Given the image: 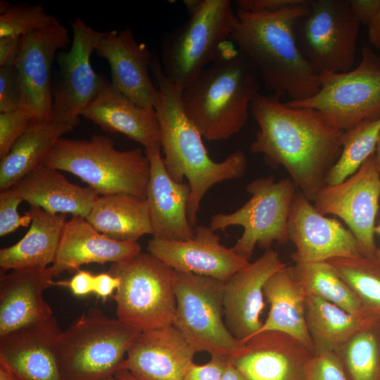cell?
Returning <instances> with one entry per match:
<instances>
[{"label": "cell", "mask_w": 380, "mask_h": 380, "mask_svg": "<svg viewBox=\"0 0 380 380\" xmlns=\"http://www.w3.org/2000/svg\"><path fill=\"white\" fill-rule=\"evenodd\" d=\"M259 129L251 151L274 167L282 166L298 189L314 202L342 151L343 131L315 109L291 106L258 93L250 109Z\"/></svg>", "instance_id": "6da1fadb"}, {"label": "cell", "mask_w": 380, "mask_h": 380, "mask_svg": "<svg viewBox=\"0 0 380 380\" xmlns=\"http://www.w3.org/2000/svg\"><path fill=\"white\" fill-rule=\"evenodd\" d=\"M310 3L272 12H235L229 41L277 99L303 101L319 89V75L303 55L295 32Z\"/></svg>", "instance_id": "7a4b0ae2"}, {"label": "cell", "mask_w": 380, "mask_h": 380, "mask_svg": "<svg viewBox=\"0 0 380 380\" xmlns=\"http://www.w3.org/2000/svg\"><path fill=\"white\" fill-rule=\"evenodd\" d=\"M151 71L159 91L155 107L160 130L163 163L170 177L182 182L186 177L191 189L188 218L195 228L202 199L208 191L220 182L241 178L248 159L241 150L220 162L213 160L203 142V137L186 115L182 103V91L165 77L160 60L154 57Z\"/></svg>", "instance_id": "3957f363"}, {"label": "cell", "mask_w": 380, "mask_h": 380, "mask_svg": "<svg viewBox=\"0 0 380 380\" xmlns=\"http://www.w3.org/2000/svg\"><path fill=\"white\" fill-rule=\"evenodd\" d=\"M260 84L252 66L229 41L216 59L182 91V106L203 137L227 139L246 123Z\"/></svg>", "instance_id": "277c9868"}, {"label": "cell", "mask_w": 380, "mask_h": 380, "mask_svg": "<svg viewBox=\"0 0 380 380\" xmlns=\"http://www.w3.org/2000/svg\"><path fill=\"white\" fill-rule=\"evenodd\" d=\"M43 164L76 175L99 196L125 194L146 199L151 174L146 152L140 148L118 150L108 137H62Z\"/></svg>", "instance_id": "5b68a950"}, {"label": "cell", "mask_w": 380, "mask_h": 380, "mask_svg": "<svg viewBox=\"0 0 380 380\" xmlns=\"http://www.w3.org/2000/svg\"><path fill=\"white\" fill-rule=\"evenodd\" d=\"M141 332L99 309H89L57 338L56 353L62 380L113 376Z\"/></svg>", "instance_id": "8992f818"}, {"label": "cell", "mask_w": 380, "mask_h": 380, "mask_svg": "<svg viewBox=\"0 0 380 380\" xmlns=\"http://www.w3.org/2000/svg\"><path fill=\"white\" fill-rule=\"evenodd\" d=\"M235 18L229 0H203L186 22L162 35L165 77L181 91L219 56L229 41Z\"/></svg>", "instance_id": "52a82bcc"}, {"label": "cell", "mask_w": 380, "mask_h": 380, "mask_svg": "<svg viewBox=\"0 0 380 380\" xmlns=\"http://www.w3.org/2000/svg\"><path fill=\"white\" fill-rule=\"evenodd\" d=\"M120 279L115 300L120 321L141 331L172 324L177 306L175 270L149 253L113 263Z\"/></svg>", "instance_id": "ba28073f"}, {"label": "cell", "mask_w": 380, "mask_h": 380, "mask_svg": "<svg viewBox=\"0 0 380 380\" xmlns=\"http://www.w3.org/2000/svg\"><path fill=\"white\" fill-rule=\"evenodd\" d=\"M224 282L175 271L177 306L172 324L196 353L230 359L243 344L232 335L223 320Z\"/></svg>", "instance_id": "9c48e42d"}, {"label": "cell", "mask_w": 380, "mask_h": 380, "mask_svg": "<svg viewBox=\"0 0 380 380\" xmlns=\"http://www.w3.org/2000/svg\"><path fill=\"white\" fill-rule=\"evenodd\" d=\"M319 81L315 95L287 104L315 109L341 131L380 118V56L368 46L362 48L361 61L354 69L322 72Z\"/></svg>", "instance_id": "30bf717a"}, {"label": "cell", "mask_w": 380, "mask_h": 380, "mask_svg": "<svg viewBox=\"0 0 380 380\" xmlns=\"http://www.w3.org/2000/svg\"><path fill=\"white\" fill-rule=\"evenodd\" d=\"M298 189L290 177L277 182L273 176L257 178L246 187L249 200L233 213L213 215L209 227L214 232L242 227L243 234L232 248L249 260L256 246L268 250L274 242L289 241L288 220Z\"/></svg>", "instance_id": "8fae6325"}, {"label": "cell", "mask_w": 380, "mask_h": 380, "mask_svg": "<svg viewBox=\"0 0 380 380\" xmlns=\"http://www.w3.org/2000/svg\"><path fill=\"white\" fill-rule=\"evenodd\" d=\"M298 22L300 48L317 74L352 69L360 23L349 0H311Z\"/></svg>", "instance_id": "7c38bea8"}, {"label": "cell", "mask_w": 380, "mask_h": 380, "mask_svg": "<svg viewBox=\"0 0 380 380\" xmlns=\"http://www.w3.org/2000/svg\"><path fill=\"white\" fill-rule=\"evenodd\" d=\"M70 49L56 57L57 71L52 82V120L77 127L83 110L101 91L108 80L97 74L91 56L103 36L77 17L71 22Z\"/></svg>", "instance_id": "4fadbf2b"}, {"label": "cell", "mask_w": 380, "mask_h": 380, "mask_svg": "<svg viewBox=\"0 0 380 380\" xmlns=\"http://www.w3.org/2000/svg\"><path fill=\"white\" fill-rule=\"evenodd\" d=\"M380 199V172L374 153L351 176L334 185L326 184L314 206L322 215H334L348 225L364 257L376 256L375 219Z\"/></svg>", "instance_id": "5bb4252c"}, {"label": "cell", "mask_w": 380, "mask_h": 380, "mask_svg": "<svg viewBox=\"0 0 380 380\" xmlns=\"http://www.w3.org/2000/svg\"><path fill=\"white\" fill-rule=\"evenodd\" d=\"M70 42L60 22L21 38L15 64L20 87V108L32 121L52 120V68L57 53Z\"/></svg>", "instance_id": "9a60e30c"}, {"label": "cell", "mask_w": 380, "mask_h": 380, "mask_svg": "<svg viewBox=\"0 0 380 380\" xmlns=\"http://www.w3.org/2000/svg\"><path fill=\"white\" fill-rule=\"evenodd\" d=\"M288 233L296 248L291 254L295 263L362 256L352 232L338 220L318 212L299 189L291 204Z\"/></svg>", "instance_id": "2e32d148"}, {"label": "cell", "mask_w": 380, "mask_h": 380, "mask_svg": "<svg viewBox=\"0 0 380 380\" xmlns=\"http://www.w3.org/2000/svg\"><path fill=\"white\" fill-rule=\"evenodd\" d=\"M287 265L277 251L270 248L225 281L224 322L240 343H245L262 327L260 317L265 308L264 286L274 272Z\"/></svg>", "instance_id": "e0dca14e"}, {"label": "cell", "mask_w": 380, "mask_h": 380, "mask_svg": "<svg viewBox=\"0 0 380 380\" xmlns=\"http://www.w3.org/2000/svg\"><path fill=\"white\" fill-rule=\"evenodd\" d=\"M147 250L175 271L224 281L250 263L232 248L221 244L220 236L209 226L196 227L194 236L187 240L153 237L148 241Z\"/></svg>", "instance_id": "ac0fdd59"}, {"label": "cell", "mask_w": 380, "mask_h": 380, "mask_svg": "<svg viewBox=\"0 0 380 380\" xmlns=\"http://www.w3.org/2000/svg\"><path fill=\"white\" fill-rule=\"evenodd\" d=\"M95 52L108 61L114 87L137 105L155 108L159 91L149 72L154 56L131 29L103 32Z\"/></svg>", "instance_id": "d6986e66"}, {"label": "cell", "mask_w": 380, "mask_h": 380, "mask_svg": "<svg viewBox=\"0 0 380 380\" xmlns=\"http://www.w3.org/2000/svg\"><path fill=\"white\" fill-rule=\"evenodd\" d=\"M196 353L177 328L168 324L141 331L119 370H127L137 380H183Z\"/></svg>", "instance_id": "ffe728a7"}, {"label": "cell", "mask_w": 380, "mask_h": 380, "mask_svg": "<svg viewBox=\"0 0 380 380\" xmlns=\"http://www.w3.org/2000/svg\"><path fill=\"white\" fill-rule=\"evenodd\" d=\"M312 355L298 340L270 331L251 337L229 360L247 380H304Z\"/></svg>", "instance_id": "44dd1931"}, {"label": "cell", "mask_w": 380, "mask_h": 380, "mask_svg": "<svg viewBox=\"0 0 380 380\" xmlns=\"http://www.w3.org/2000/svg\"><path fill=\"white\" fill-rule=\"evenodd\" d=\"M151 174L146 201L153 237L183 241L191 239L195 228L188 218L187 207L191 195L188 183L173 180L165 168L160 144L146 148Z\"/></svg>", "instance_id": "7402d4cb"}, {"label": "cell", "mask_w": 380, "mask_h": 380, "mask_svg": "<svg viewBox=\"0 0 380 380\" xmlns=\"http://www.w3.org/2000/svg\"><path fill=\"white\" fill-rule=\"evenodd\" d=\"M61 331L53 315L0 337V360L20 380H62L56 353Z\"/></svg>", "instance_id": "603a6c76"}, {"label": "cell", "mask_w": 380, "mask_h": 380, "mask_svg": "<svg viewBox=\"0 0 380 380\" xmlns=\"http://www.w3.org/2000/svg\"><path fill=\"white\" fill-rule=\"evenodd\" d=\"M54 277L50 266L1 274L0 337L53 316L43 293L56 284Z\"/></svg>", "instance_id": "cb8c5ba5"}, {"label": "cell", "mask_w": 380, "mask_h": 380, "mask_svg": "<svg viewBox=\"0 0 380 380\" xmlns=\"http://www.w3.org/2000/svg\"><path fill=\"white\" fill-rule=\"evenodd\" d=\"M137 241L110 239L98 232L81 216L66 221L56 258L50 266L55 277L83 265L124 262L141 253Z\"/></svg>", "instance_id": "d4e9b609"}, {"label": "cell", "mask_w": 380, "mask_h": 380, "mask_svg": "<svg viewBox=\"0 0 380 380\" xmlns=\"http://www.w3.org/2000/svg\"><path fill=\"white\" fill-rule=\"evenodd\" d=\"M81 116L94 122L103 131L127 136L145 148L160 144L155 108L137 105L110 82H107Z\"/></svg>", "instance_id": "484cf974"}, {"label": "cell", "mask_w": 380, "mask_h": 380, "mask_svg": "<svg viewBox=\"0 0 380 380\" xmlns=\"http://www.w3.org/2000/svg\"><path fill=\"white\" fill-rule=\"evenodd\" d=\"M12 188L30 206L51 214H72L86 217L99 196L89 186L70 182L59 170L44 164L25 175Z\"/></svg>", "instance_id": "4316f807"}, {"label": "cell", "mask_w": 380, "mask_h": 380, "mask_svg": "<svg viewBox=\"0 0 380 380\" xmlns=\"http://www.w3.org/2000/svg\"><path fill=\"white\" fill-rule=\"evenodd\" d=\"M263 291L270 308L257 334L270 331L285 334L300 341L312 353L306 322L307 296L293 266L287 265L274 272L266 281Z\"/></svg>", "instance_id": "83f0119b"}, {"label": "cell", "mask_w": 380, "mask_h": 380, "mask_svg": "<svg viewBox=\"0 0 380 380\" xmlns=\"http://www.w3.org/2000/svg\"><path fill=\"white\" fill-rule=\"evenodd\" d=\"M30 229L16 243L0 250L4 271L44 268L53 264L66 222L64 214H51L31 205Z\"/></svg>", "instance_id": "f1b7e54d"}, {"label": "cell", "mask_w": 380, "mask_h": 380, "mask_svg": "<svg viewBox=\"0 0 380 380\" xmlns=\"http://www.w3.org/2000/svg\"><path fill=\"white\" fill-rule=\"evenodd\" d=\"M73 125L53 120L31 121L0 163V189L12 187L25 175L42 165L58 141Z\"/></svg>", "instance_id": "f546056e"}, {"label": "cell", "mask_w": 380, "mask_h": 380, "mask_svg": "<svg viewBox=\"0 0 380 380\" xmlns=\"http://www.w3.org/2000/svg\"><path fill=\"white\" fill-rule=\"evenodd\" d=\"M85 218L98 232L119 241H137L144 235H153L147 202L135 196H99Z\"/></svg>", "instance_id": "4dcf8cb0"}, {"label": "cell", "mask_w": 380, "mask_h": 380, "mask_svg": "<svg viewBox=\"0 0 380 380\" xmlns=\"http://www.w3.org/2000/svg\"><path fill=\"white\" fill-rule=\"evenodd\" d=\"M380 319L365 310L352 313L315 296L306 298V322L312 355L334 352L354 334Z\"/></svg>", "instance_id": "1f68e13d"}, {"label": "cell", "mask_w": 380, "mask_h": 380, "mask_svg": "<svg viewBox=\"0 0 380 380\" xmlns=\"http://www.w3.org/2000/svg\"><path fill=\"white\" fill-rule=\"evenodd\" d=\"M295 275L307 296H315L352 313L364 311L361 300L327 261L296 262Z\"/></svg>", "instance_id": "d6a6232c"}, {"label": "cell", "mask_w": 380, "mask_h": 380, "mask_svg": "<svg viewBox=\"0 0 380 380\" xmlns=\"http://www.w3.org/2000/svg\"><path fill=\"white\" fill-rule=\"evenodd\" d=\"M334 353L347 380H380V319L359 331Z\"/></svg>", "instance_id": "836d02e7"}, {"label": "cell", "mask_w": 380, "mask_h": 380, "mask_svg": "<svg viewBox=\"0 0 380 380\" xmlns=\"http://www.w3.org/2000/svg\"><path fill=\"white\" fill-rule=\"evenodd\" d=\"M379 134L380 118L343 131L342 151L326 177V184H338L353 175L375 152Z\"/></svg>", "instance_id": "e575fe53"}, {"label": "cell", "mask_w": 380, "mask_h": 380, "mask_svg": "<svg viewBox=\"0 0 380 380\" xmlns=\"http://www.w3.org/2000/svg\"><path fill=\"white\" fill-rule=\"evenodd\" d=\"M327 262L358 296L364 310L380 317V260L376 256H359Z\"/></svg>", "instance_id": "d590c367"}, {"label": "cell", "mask_w": 380, "mask_h": 380, "mask_svg": "<svg viewBox=\"0 0 380 380\" xmlns=\"http://www.w3.org/2000/svg\"><path fill=\"white\" fill-rule=\"evenodd\" d=\"M58 22L56 16L46 12L42 4H11L6 12L0 14V37H23Z\"/></svg>", "instance_id": "8d00e7d4"}, {"label": "cell", "mask_w": 380, "mask_h": 380, "mask_svg": "<svg viewBox=\"0 0 380 380\" xmlns=\"http://www.w3.org/2000/svg\"><path fill=\"white\" fill-rule=\"evenodd\" d=\"M23 199L12 188L0 193V236H4L13 232L20 227H27L32 221L29 211L21 216L18 207Z\"/></svg>", "instance_id": "74e56055"}, {"label": "cell", "mask_w": 380, "mask_h": 380, "mask_svg": "<svg viewBox=\"0 0 380 380\" xmlns=\"http://www.w3.org/2000/svg\"><path fill=\"white\" fill-rule=\"evenodd\" d=\"M31 118L23 110L0 113V158H4L25 132Z\"/></svg>", "instance_id": "f35d334b"}, {"label": "cell", "mask_w": 380, "mask_h": 380, "mask_svg": "<svg viewBox=\"0 0 380 380\" xmlns=\"http://www.w3.org/2000/svg\"><path fill=\"white\" fill-rule=\"evenodd\" d=\"M304 380H347L341 364L334 353L312 355Z\"/></svg>", "instance_id": "ab89813d"}, {"label": "cell", "mask_w": 380, "mask_h": 380, "mask_svg": "<svg viewBox=\"0 0 380 380\" xmlns=\"http://www.w3.org/2000/svg\"><path fill=\"white\" fill-rule=\"evenodd\" d=\"M20 87L15 66L0 67V113L20 108Z\"/></svg>", "instance_id": "60d3db41"}, {"label": "cell", "mask_w": 380, "mask_h": 380, "mask_svg": "<svg viewBox=\"0 0 380 380\" xmlns=\"http://www.w3.org/2000/svg\"><path fill=\"white\" fill-rule=\"evenodd\" d=\"M228 362V358L212 355L210 360L204 365L193 362L183 380H220Z\"/></svg>", "instance_id": "b9f144b4"}, {"label": "cell", "mask_w": 380, "mask_h": 380, "mask_svg": "<svg viewBox=\"0 0 380 380\" xmlns=\"http://www.w3.org/2000/svg\"><path fill=\"white\" fill-rule=\"evenodd\" d=\"M310 0H237L235 4L238 8L258 12V11H277L286 8L305 5Z\"/></svg>", "instance_id": "7bdbcfd3"}, {"label": "cell", "mask_w": 380, "mask_h": 380, "mask_svg": "<svg viewBox=\"0 0 380 380\" xmlns=\"http://www.w3.org/2000/svg\"><path fill=\"white\" fill-rule=\"evenodd\" d=\"M94 275L88 271H78L68 281L56 282L55 285L67 286L75 296H83L93 293Z\"/></svg>", "instance_id": "ee69618b"}, {"label": "cell", "mask_w": 380, "mask_h": 380, "mask_svg": "<svg viewBox=\"0 0 380 380\" xmlns=\"http://www.w3.org/2000/svg\"><path fill=\"white\" fill-rule=\"evenodd\" d=\"M22 37H0V67L15 66L18 59Z\"/></svg>", "instance_id": "f6af8a7d"}, {"label": "cell", "mask_w": 380, "mask_h": 380, "mask_svg": "<svg viewBox=\"0 0 380 380\" xmlns=\"http://www.w3.org/2000/svg\"><path fill=\"white\" fill-rule=\"evenodd\" d=\"M349 2L356 20L367 27L380 8V0H349Z\"/></svg>", "instance_id": "bcb514c9"}, {"label": "cell", "mask_w": 380, "mask_h": 380, "mask_svg": "<svg viewBox=\"0 0 380 380\" xmlns=\"http://www.w3.org/2000/svg\"><path fill=\"white\" fill-rule=\"evenodd\" d=\"M120 285V279L110 274L100 273L94 275L93 293L98 297L106 298L117 291Z\"/></svg>", "instance_id": "7dc6e473"}, {"label": "cell", "mask_w": 380, "mask_h": 380, "mask_svg": "<svg viewBox=\"0 0 380 380\" xmlns=\"http://www.w3.org/2000/svg\"><path fill=\"white\" fill-rule=\"evenodd\" d=\"M370 44L380 49V8L367 26Z\"/></svg>", "instance_id": "c3c4849f"}, {"label": "cell", "mask_w": 380, "mask_h": 380, "mask_svg": "<svg viewBox=\"0 0 380 380\" xmlns=\"http://www.w3.org/2000/svg\"><path fill=\"white\" fill-rule=\"evenodd\" d=\"M220 380H247L243 373L229 360Z\"/></svg>", "instance_id": "681fc988"}, {"label": "cell", "mask_w": 380, "mask_h": 380, "mask_svg": "<svg viewBox=\"0 0 380 380\" xmlns=\"http://www.w3.org/2000/svg\"><path fill=\"white\" fill-rule=\"evenodd\" d=\"M0 380H20L2 360H0Z\"/></svg>", "instance_id": "f907efd6"}, {"label": "cell", "mask_w": 380, "mask_h": 380, "mask_svg": "<svg viewBox=\"0 0 380 380\" xmlns=\"http://www.w3.org/2000/svg\"><path fill=\"white\" fill-rule=\"evenodd\" d=\"M202 1L203 0H184L183 3L188 11L189 15H191L198 10Z\"/></svg>", "instance_id": "816d5d0a"}, {"label": "cell", "mask_w": 380, "mask_h": 380, "mask_svg": "<svg viewBox=\"0 0 380 380\" xmlns=\"http://www.w3.org/2000/svg\"><path fill=\"white\" fill-rule=\"evenodd\" d=\"M114 376L120 380H137L129 372L125 369L118 371Z\"/></svg>", "instance_id": "f5cc1de1"}, {"label": "cell", "mask_w": 380, "mask_h": 380, "mask_svg": "<svg viewBox=\"0 0 380 380\" xmlns=\"http://www.w3.org/2000/svg\"><path fill=\"white\" fill-rule=\"evenodd\" d=\"M375 163L378 170L380 172V134L374 152Z\"/></svg>", "instance_id": "db71d44e"}, {"label": "cell", "mask_w": 380, "mask_h": 380, "mask_svg": "<svg viewBox=\"0 0 380 380\" xmlns=\"http://www.w3.org/2000/svg\"><path fill=\"white\" fill-rule=\"evenodd\" d=\"M374 233L377 234L380 236V223L375 227Z\"/></svg>", "instance_id": "11a10c76"}, {"label": "cell", "mask_w": 380, "mask_h": 380, "mask_svg": "<svg viewBox=\"0 0 380 380\" xmlns=\"http://www.w3.org/2000/svg\"><path fill=\"white\" fill-rule=\"evenodd\" d=\"M376 257L380 260V248H379L376 252Z\"/></svg>", "instance_id": "9f6ffc18"}, {"label": "cell", "mask_w": 380, "mask_h": 380, "mask_svg": "<svg viewBox=\"0 0 380 380\" xmlns=\"http://www.w3.org/2000/svg\"><path fill=\"white\" fill-rule=\"evenodd\" d=\"M103 380H120V379H119L117 378L116 376H113L107 378V379H103Z\"/></svg>", "instance_id": "6f0895ef"}]
</instances>
